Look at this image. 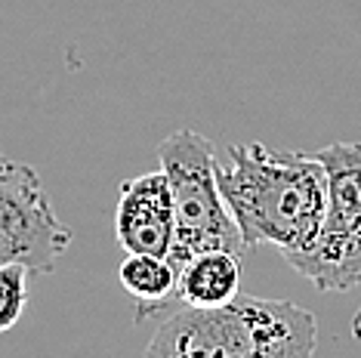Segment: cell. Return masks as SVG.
<instances>
[{
    "label": "cell",
    "instance_id": "6da1fadb",
    "mask_svg": "<svg viewBox=\"0 0 361 358\" xmlns=\"http://www.w3.org/2000/svg\"><path fill=\"white\" fill-rule=\"evenodd\" d=\"M216 179L247 247L272 244L293 257L315 241L327 210V170L318 154L228 145L226 158H216Z\"/></svg>",
    "mask_w": 361,
    "mask_h": 358
},
{
    "label": "cell",
    "instance_id": "7a4b0ae2",
    "mask_svg": "<svg viewBox=\"0 0 361 358\" xmlns=\"http://www.w3.org/2000/svg\"><path fill=\"white\" fill-rule=\"evenodd\" d=\"M318 321L290 300L238 294L226 306H183L142 358H315Z\"/></svg>",
    "mask_w": 361,
    "mask_h": 358
},
{
    "label": "cell",
    "instance_id": "3957f363",
    "mask_svg": "<svg viewBox=\"0 0 361 358\" xmlns=\"http://www.w3.org/2000/svg\"><path fill=\"white\" fill-rule=\"evenodd\" d=\"M158 161L173 192L176 241L170 263L176 272L204 250L247 254L250 247L219 189L213 142L195 130H176L158 142Z\"/></svg>",
    "mask_w": 361,
    "mask_h": 358
},
{
    "label": "cell",
    "instance_id": "277c9868",
    "mask_svg": "<svg viewBox=\"0 0 361 358\" xmlns=\"http://www.w3.org/2000/svg\"><path fill=\"white\" fill-rule=\"evenodd\" d=\"M327 170V210L315 241L284 263L318 290L346 294L361 284V142L318 152Z\"/></svg>",
    "mask_w": 361,
    "mask_h": 358
},
{
    "label": "cell",
    "instance_id": "5b68a950",
    "mask_svg": "<svg viewBox=\"0 0 361 358\" xmlns=\"http://www.w3.org/2000/svg\"><path fill=\"white\" fill-rule=\"evenodd\" d=\"M71 244V229L56 216L37 170L0 145V266L19 263L50 275Z\"/></svg>",
    "mask_w": 361,
    "mask_h": 358
},
{
    "label": "cell",
    "instance_id": "8992f818",
    "mask_svg": "<svg viewBox=\"0 0 361 358\" xmlns=\"http://www.w3.org/2000/svg\"><path fill=\"white\" fill-rule=\"evenodd\" d=\"M114 238L127 254H152L170 259L176 241V210L164 170H152V173L121 183L118 210H114Z\"/></svg>",
    "mask_w": 361,
    "mask_h": 358
},
{
    "label": "cell",
    "instance_id": "52a82bcc",
    "mask_svg": "<svg viewBox=\"0 0 361 358\" xmlns=\"http://www.w3.org/2000/svg\"><path fill=\"white\" fill-rule=\"evenodd\" d=\"M241 294V254L232 250H204L179 268L176 297L185 306H226Z\"/></svg>",
    "mask_w": 361,
    "mask_h": 358
},
{
    "label": "cell",
    "instance_id": "ba28073f",
    "mask_svg": "<svg viewBox=\"0 0 361 358\" xmlns=\"http://www.w3.org/2000/svg\"><path fill=\"white\" fill-rule=\"evenodd\" d=\"M118 281H121V288L139 303L136 321H142V319H149V315L158 312V306L167 297H176L179 272L167 257L127 254L118 266Z\"/></svg>",
    "mask_w": 361,
    "mask_h": 358
},
{
    "label": "cell",
    "instance_id": "9c48e42d",
    "mask_svg": "<svg viewBox=\"0 0 361 358\" xmlns=\"http://www.w3.org/2000/svg\"><path fill=\"white\" fill-rule=\"evenodd\" d=\"M28 306V268L19 263L0 266V333L13 331Z\"/></svg>",
    "mask_w": 361,
    "mask_h": 358
}]
</instances>
